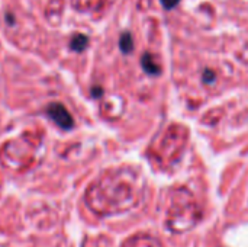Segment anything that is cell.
Returning a JSON list of instances; mask_svg holds the SVG:
<instances>
[{
    "instance_id": "cell-3",
    "label": "cell",
    "mask_w": 248,
    "mask_h": 247,
    "mask_svg": "<svg viewBox=\"0 0 248 247\" xmlns=\"http://www.w3.org/2000/svg\"><path fill=\"white\" fill-rule=\"evenodd\" d=\"M87 44H89L87 36L83 35V33H77V35L73 36V39H71V42H70V47H71L73 51L80 52V51H83V49L87 47Z\"/></svg>"
},
{
    "instance_id": "cell-4",
    "label": "cell",
    "mask_w": 248,
    "mask_h": 247,
    "mask_svg": "<svg viewBox=\"0 0 248 247\" xmlns=\"http://www.w3.org/2000/svg\"><path fill=\"white\" fill-rule=\"evenodd\" d=\"M119 47H121L122 52H125V54H128L134 49V42H132V36L129 32L122 33V36L119 39Z\"/></svg>"
},
{
    "instance_id": "cell-5",
    "label": "cell",
    "mask_w": 248,
    "mask_h": 247,
    "mask_svg": "<svg viewBox=\"0 0 248 247\" xmlns=\"http://www.w3.org/2000/svg\"><path fill=\"white\" fill-rule=\"evenodd\" d=\"M203 82L208 83V84L214 83V82H215V73L211 71V70H206V71L203 73Z\"/></svg>"
},
{
    "instance_id": "cell-2",
    "label": "cell",
    "mask_w": 248,
    "mask_h": 247,
    "mask_svg": "<svg viewBox=\"0 0 248 247\" xmlns=\"http://www.w3.org/2000/svg\"><path fill=\"white\" fill-rule=\"evenodd\" d=\"M141 64H142V68L148 73V74H160V67L155 64L153 55L150 52H145L141 58Z\"/></svg>"
},
{
    "instance_id": "cell-1",
    "label": "cell",
    "mask_w": 248,
    "mask_h": 247,
    "mask_svg": "<svg viewBox=\"0 0 248 247\" xmlns=\"http://www.w3.org/2000/svg\"><path fill=\"white\" fill-rule=\"evenodd\" d=\"M46 115L62 130H71L74 127V119L62 103H49L46 108Z\"/></svg>"
},
{
    "instance_id": "cell-7",
    "label": "cell",
    "mask_w": 248,
    "mask_h": 247,
    "mask_svg": "<svg viewBox=\"0 0 248 247\" xmlns=\"http://www.w3.org/2000/svg\"><path fill=\"white\" fill-rule=\"evenodd\" d=\"M103 93V90L100 89V87H93V90H92V95L94 96V98H97V96H100Z\"/></svg>"
},
{
    "instance_id": "cell-6",
    "label": "cell",
    "mask_w": 248,
    "mask_h": 247,
    "mask_svg": "<svg viewBox=\"0 0 248 247\" xmlns=\"http://www.w3.org/2000/svg\"><path fill=\"white\" fill-rule=\"evenodd\" d=\"M177 1H179V0H161V3L164 4L166 9H173V7L177 4Z\"/></svg>"
}]
</instances>
